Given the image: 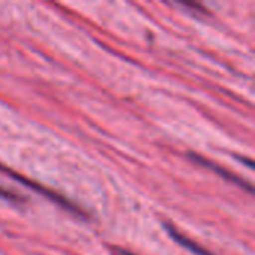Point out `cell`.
<instances>
[{
    "instance_id": "3957f363",
    "label": "cell",
    "mask_w": 255,
    "mask_h": 255,
    "mask_svg": "<svg viewBox=\"0 0 255 255\" xmlns=\"http://www.w3.org/2000/svg\"><path fill=\"white\" fill-rule=\"evenodd\" d=\"M164 227H166V230H167V233H169V236L178 244V245H181L182 248H185V250H188V251H191L193 254L196 255H214L211 254L208 250H205L203 247H200L197 242H194V241H191V239H188L187 236H184V235H181L175 227H172V226H169V224H164Z\"/></svg>"
},
{
    "instance_id": "6da1fadb",
    "label": "cell",
    "mask_w": 255,
    "mask_h": 255,
    "mask_svg": "<svg viewBox=\"0 0 255 255\" xmlns=\"http://www.w3.org/2000/svg\"><path fill=\"white\" fill-rule=\"evenodd\" d=\"M0 172H3V173L9 175L10 178H13V181H16L18 184H21V185H24V187H27V188L33 190L34 193L42 194L43 197L49 199L52 203H55V205L61 206L63 209L69 211V212H70V214H73L75 217L85 218V214H84V212H82L76 205H73L72 202H69L66 197H63V196H60V194H57V193H54V191L48 190V188H45V187H43V185H40V184H36V182H33V181H30V179H27V178L21 176L19 173L12 172L10 169H7V167H6V166H3V164H0Z\"/></svg>"
},
{
    "instance_id": "7a4b0ae2",
    "label": "cell",
    "mask_w": 255,
    "mask_h": 255,
    "mask_svg": "<svg viewBox=\"0 0 255 255\" xmlns=\"http://www.w3.org/2000/svg\"><path fill=\"white\" fill-rule=\"evenodd\" d=\"M190 158L194 160V161H197L199 164L205 166L206 169L212 170L214 173L220 175L223 179H226V181H229V182H233L235 185L244 188L247 193H253V185H251L250 182H247L245 179H242L241 176L235 175L233 172H229V170H226L224 167H221V166H218V164H215V163H212V161H209V160H206V158H203V157H200V155H197V154H190Z\"/></svg>"
},
{
    "instance_id": "5b68a950",
    "label": "cell",
    "mask_w": 255,
    "mask_h": 255,
    "mask_svg": "<svg viewBox=\"0 0 255 255\" xmlns=\"http://www.w3.org/2000/svg\"><path fill=\"white\" fill-rule=\"evenodd\" d=\"M118 254L120 255H134V254H131V253H128V251H124V250H118Z\"/></svg>"
},
{
    "instance_id": "277c9868",
    "label": "cell",
    "mask_w": 255,
    "mask_h": 255,
    "mask_svg": "<svg viewBox=\"0 0 255 255\" xmlns=\"http://www.w3.org/2000/svg\"><path fill=\"white\" fill-rule=\"evenodd\" d=\"M0 199H6V200H12V202L19 200V199H18V196L12 194V193L6 191V190H3V188H0Z\"/></svg>"
}]
</instances>
